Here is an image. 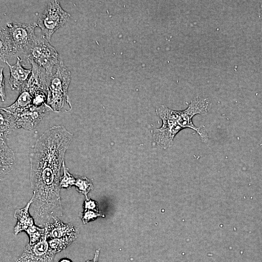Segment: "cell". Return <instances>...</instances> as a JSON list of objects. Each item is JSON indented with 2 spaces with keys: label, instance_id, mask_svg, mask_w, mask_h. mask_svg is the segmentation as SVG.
<instances>
[{
  "label": "cell",
  "instance_id": "6da1fadb",
  "mask_svg": "<svg viewBox=\"0 0 262 262\" xmlns=\"http://www.w3.org/2000/svg\"><path fill=\"white\" fill-rule=\"evenodd\" d=\"M73 134L55 126L37 140L30 156V181L33 190L31 215L40 228L63 214L60 198L61 170Z\"/></svg>",
  "mask_w": 262,
  "mask_h": 262
},
{
  "label": "cell",
  "instance_id": "7a4b0ae2",
  "mask_svg": "<svg viewBox=\"0 0 262 262\" xmlns=\"http://www.w3.org/2000/svg\"><path fill=\"white\" fill-rule=\"evenodd\" d=\"M31 66L32 74L16 100L0 108V125L9 132L18 128L32 130L47 112L39 107V103L48 95V76L43 67L34 63Z\"/></svg>",
  "mask_w": 262,
  "mask_h": 262
},
{
  "label": "cell",
  "instance_id": "3957f363",
  "mask_svg": "<svg viewBox=\"0 0 262 262\" xmlns=\"http://www.w3.org/2000/svg\"><path fill=\"white\" fill-rule=\"evenodd\" d=\"M36 23H8L0 30V58L6 62L17 55L21 56L36 37Z\"/></svg>",
  "mask_w": 262,
  "mask_h": 262
},
{
  "label": "cell",
  "instance_id": "277c9868",
  "mask_svg": "<svg viewBox=\"0 0 262 262\" xmlns=\"http://www.w3.org/2000/svg\"><path fill=\"white\" fill-rule=\"evenodd\" d=\"M19 57L22 63L26 65L34 62L43 67L49 77L53 75V67L61 61L55 49L43 35L36 37Z\"/></svg>",
  "mask_w": 262,
  "mask_h": 262
},
{
  "label": "cell",
  "instance_id": "5b68a950",
  "mask_svg": "<svg viewBox=\"0 0 262 262\" xmlns=\"http://www.w3.org/2000/svg\"><path fill=\"white\" fill-rule=\"evenodd\" d=\"M56 67L55 72L48 81L47 105L52 111L59 112L66 104L70 106L67 92L71 76L63 61H61Z\"/></svg>",
  "mask_w": 262,
  "mask_h": 262
},
{
  "label": "cell",
  "instance_id": "8992f818",
  "mask_svg": "<svg viewBox=\"0 0 262 262\" xmlns=\"http://www.w3.org/2000/svg\"><path fill=\"white\" fill-rule=\"evenodd\" d=\"M211 104L208 98H201L196 97L185 110L176 111L171 109V113L178 124L183 129L190 128L193 130L197 133L201 141L206 143L209 140V136L205 127L196 126L193 123L192 118L196 115L207 114Z\"/></svg>",
  "mask_w": 262,
  "mask_h": 262
},
{
  "label": "cell",
  "instance_id": "52a82bcc",
  "mask_svg": "<svg viewBox=\"0 0 262 262\" xmlns=\"http://www.w3.org/2000/svg\"><path fill=\"white\" fill-rule=\"evenodd\" d=\"M71 15L65 11L58 0L50 1L39 16L37 25L43 35L49 42L53 34L64 26L70 18Z\"/></svg>",
  "mask_w": 262,
  "mask_h": 262
},
{
  "label": "cell",
  "instance_id": "ba28073f",
  "mask_svg": "<svg viewBox=\"0 0 262 262\" xmlns=\"http://www.w3.org/2000/svg\"><path fill=\"white\" fill-rule=\"evenodd\" d=\"M156 112L163 123L160 128L153 130V140L157 145L167 149L172 147L175 136L183 129L172 115L171 109L160 105L156 109Z\"/></svg>",
  "mask_w": 262,
  "mask_h": 262
},
{
  "label": "cell",
  "instance_id": "9c48e42d",
  "mask_svg": "<svg viewBox=\"0 0 262 262\" xmlns=\"http://www.w3.org/2000/svg\"><path fill=\"white\" fill-rule=\"evenodd\" d=\"M33 197L23 208L15 210L14 216L17 219V223L14 228L15 234L25 231L28 234L30 244L39 241L45 234V228H40L35 225L34 219L30 214L29 209L33 202Z\"/></svg>",
  "mask_w": 262,
  "mask_h": 262
},
{
  "label": "cell",
  "instance_id": "30bf717a",
  "mask_svg": "<svg viewBox=\"0 0 262 262\" xmlns=\"http://www.w3.org/2000/svg\"><path fill=\"white\" fill-rule=\"evenodd\" d=\"M57 253L49 246L47 233L41 239L34 244L28 243L25 246L22 254L16 262H54Z\"/></svg>",
  "mask_w": 262,
  "mask_h": 262
},
{
  "label": "cell",
  "instance_id": "8fae6325",
  "mask_svg": "<svg viewBox=\"0 0 262 262\" xmlns=\"http://www.w3.org/2000/svg\"><path fill=\"white\" fill-rule=\"evenodd\" d=\"M53 223H48L45 226L47 239L70 237L77 238L78 231L71 224L63 223L57 217H53Z\"/></svg>",
  "mask_w": 262,
  "mask_h": 262
},
{
  "label": "cell",
  "instance_id": "7c38bea8",
  "mask_svg": "<svg viewBox=\"0 0 262 262\" xmlns=\"http://www.w3.org/2000/svg\"><path fill=\"white\" fill-rule=\"evenodd\" d=\"M16 62L14 65L10 64L8 61L5 63L9 66L10 76L9 83L13 90L17 89L29 79L32 71V69H26L23 66L21 59L16 57Z\"/></svg>",
  "mask_w": 262,
  "mask_h": 262
},
{
  "label": "cell",
  "instance_id": "4fadbf2b",
  "mask_svg": "<svg viewBox=\"0 0 262 262\" xmlns=\"http://www.w3.org/2000/svg\"><path fill=\"white\" fill-rule=\"evenodd\" d=\"M6 134L0 132V175H4L13 168L15 159L13 151L6 142Z\"/></svg>",
  "mask_w": 262,
  "mask_h": 262
},
{
  "label": "cell",
  "instance_id": "5bb4252c",
  "mask_svg": "<svg viewBox=\"0 0 262 262\" xmlns=\"http://www.w3.org/2000/svg\"><path fill=\"white\" fill-rule=\"evenodd\" d=\"M76 238L70 237H66L61 238H54L48 240L50 248L56 253L66 249Z\"/></svg>",
  "mask_w": 262,
  "mask_h": 262
},
{
  "label": "cell",
  "instance_id": "9a60e30c",
  "mask_svg": "<svg viewBox=\"0 0 262 262\" xmlns=\"http://www.w3.org/2000/svg\"><path fill=\"white\" fill-rule=\"evenodd\" d=\"M76 179L74 185L76 190L79 193L84 195L86 198H88L87 194L94 188L92 181L85 176H78Z\"/></svg>",
  "mask_w": 262,
  "mask_h": 262
},
{
  "label": "cell",
  "instance_id": "2e32d148",
  "mask_svg": "<svg viewBox=\"0 0 262 262\" xmlns=\"http://www.w3.org/2000/svg\"><path fill=\"white\" fill-rule=\"evenodd\" d=\"M65 163L63 164L64 174L61 178L60 187L63 188H67L75 185L76 182V177L71 174L67 168L65 166Z\"/></svg>",
  "mask_w": 262,
  "mask_h": 262
},
{
  "label": "cell",
  "instance_id": "e0dca14e",
  "mask_svg": "<svg viewBox=\"0 0 262 262\" xmlns=\"http://www.w3.org/2000/svg\"><path fill=\"white\" fill-rule=\"evenodd\" d=\"M80 216L83 223L86 224L99 216L104 217V215L100 211L84 209L83 212L80 214Z\"/></svg>",
  "mask_w": 262,
  "mask_h": 262
},
{
  "label": "cell",
  "instance_id": "ac0fdd59",
  "mask_svg": "<svg viewBox=\"0 0 262 262\" xmlns=\"http://www.w3.org/2000/svg\"><path fill=\"white\" fill-rule=\"evenodd\" d=\"M4 67L0 68V95L2 101H4L6 98V94L5 91V80L3 74Z\"/></svg>",
  "mask_w": 262,
  "mask_h": 262
},
{
  "label": "cell",
  "instance_id": "d6986e66",
  "mask_svg": "<svg viewBox=\"0 0 262 262\" xmlns=\"http://www.w3.org/2000/svg\"><path fill=\"white\" fill-rule=\"evenodd\" d=\"M83 208L84 209L99 212L97 202L88 197L86 198L84 202Z\"/></svg>",
  "mask_w": 262,
  "mask_h": 262
},
{
  "label": "cell",
  "instance_id": "ffe728a7",
  "mask_svg": "<svg viewBox=\"0 0 262 262\" xmlns=\"http://www.w3.org/2000/svg\"><path fill=\"white\" fill-rule=\"evenodd\" d=\"M99 249L96 250L93 259L92 260H88L85 262H98V258L99 254Z\"/></svg>",
  "mask_w": 262,
  "mask_h": 262
},
{
  "label": "cell",
  "instance_id": "44dd1931",
  "mask_svg": "<svg viewBox=\"0 0 262 262\" xmlns=\"http://www.w3.org/2000/svg\"><path fill=\"white\" fill-rule=\"evenodd\" d=\"M58 262H72V261L69 259L65 258L60 260Z\"/></svg>",
  "mask_w": 262,
  "mask_h": 262
}]
</instances>
